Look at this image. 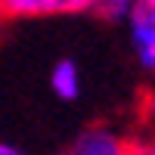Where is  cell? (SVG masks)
<instances>
[{
  "instance_id": "1",
  "label": "cell",
  "mask_w": 155,
  "mask_h": 155,
  "mask_svg": "<svg viewBox=\"0 0 155 155\" xmlns=\"http://www.w3.org/2000/svg\"><path fill=\"white\" fill-rule=\"evenodd\" d=\"M127 44L134 50L137 65L155 74V0H134L130 12L124 19Z\"/></svg>"
},
{
  "instance_id": "2",
  "label": "cell",
  "mask_w": 155,
  "mask_h": 155,
  "mask_svg": "<svg viewBox=\"0 0 155 155\" xmlns=\"http://www.w3.org/2000/svg\"><path fill=\"white\" fill-rule=\"evenodd\" d=\"M93 12V0H0V16L6 19H59Z\"/></svg>"
},
{
  "instance_id": "3",
  "label": "cell",
  "mask_w": 155,
  "mask_h": 155,
  "mask_svg": "<svg viewBox=\"0 0 155 155\" xmlns=\"http://www.w3.org/2000/svg\"><path fill=\"white\" fill-rule=\"evenodd\" d=\"M71 155H134V140L112 127H90L74 140Z\"/></svg>"
},
{
  "instance_id": "4",
  "label": "cell",
  "mask_w": 155,
  "mask_h": 155,
  "mask_svg": "<svg viewBox=\"0 0 155 155\" xmlns=\"http://www.w3.org/2000/svg\"><path fill=\"white\" fill-rule=\"evenodd\" d=\"M47 81H50L53 96L62 99V102H74L84 93V71H81V65H78V59H71V56L56 59L53 68H50V74H47Z\"/></svg>"
},
{
  "instance_id": "5",
  "label": "cell",
  "mask_w": 155,
  "mask_h": 155,
  "mask_svg": "<svg viewBox=\"0 0 155 155\" xmlns=\"http://www.w3.org/2000/svg\"><path fill=\"white\" fill-rule=\"evenodd\" d=\"M130 6H134V0H93V12H99L109 22H124Z\"/></svg>"
},
{
  "instance_id": "6",
  "label": "cell",
  "mask_w": 155,
  "mask_h": 155,
  "mask_svg": "<svg viewBox=\"0 0 155 155\" xmlns=\"http://www.w3.org/2000/svg\"><path fill=\"white\" fill-rule=\"evenodd\" d=\"M134 155H155V134H149L143 140H134Z\"/></svg>"
},
{
  "instance_id": "7",
  "label": "cell",
  "mask_w": 155,
  "mask_h": 155,
  "mask_svg": "<svg viewBox=\"0 0 155 155\" xmlns=\"http://www.w3.org/2000/svg\"><path fill=\"white\" fill-rule=\"evenodd\" d=\"M0 155H31V152L16 146V143H0Z\"/></svg>"
},
{
  "instance_id": "8",
  "label": "cell",
  "mask_w": 155,
  "mask_h": 155,
  "mask_svg": "<svg viewBox=\"0 0 155 155\" xmlns=\"http://www.w3.org/2000/svg\"><path fill=\"white\" fill-rule=\"evenodd\" d=\"M56 155H71V152H56Z\"/></svg>"
}]
</instances>
